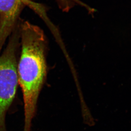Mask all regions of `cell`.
Wrapping results in <instances>:
<instances>
[{
	"label": "cell",
	"mask_w": 131,
	"mask_h": 131,
	"mask_svg": "<svg viewBox=\"0 0 131 131\" xmlns=\"http://www.w3.org/2000/svg\"><path fill=\"white\" fill-rule=\"evenodd\" d=\"M33 0H0V54L4 45L18 25L23 9Z\"/></svg>",
	"instance_id": "3"
},
{
	"label": "cell",
	"mask_w": 131,
	"mask_h": 131,
	"mask_svg": "<svg viewBox=\"0 0 131 131\" xmlns=\"http://www.w3.org/2000/svg\"><path fill=\"white\" fill-rule=\"evenodd\" d=\"M58 7L64 12H68L77 5L87 8L86 5L80 0H55Z\"/></svg>",
	"instance_id": "4"
},
{
	"label": "cell",
	"mask_w": 131,
	"mask_h": 131,
	"mask_svg": "<svg viewBox=\"0 0 131 131\" xmlns=\"http://www.w3.org/2000/svg\"><path fill=\"white\" fill-rule=\"evenodd\" d=\"M19 28L21 53L17 72L24 99V131H31L39 96L47 76V41L43 30L29 21L20 22Z\"/></svg>",
	"instance_id": "1"
},
{
	"label": "cell",
	"mask_w": 131,
	"mask_h": 131,
	"mask_svg": "<svg viewBox=\"0 0 131 131\" xmlns=\"http://www.w3.org/2000/svg\"><path fill=\"white\" fill-rule=\"evenodd\" d=\"M20 45L17 26L9 37L5 49L0 54V131H7L6 114L13 102L19 85L17 54Z\"/></svg>",
	"instance_id": "2"
}]
</instances>
